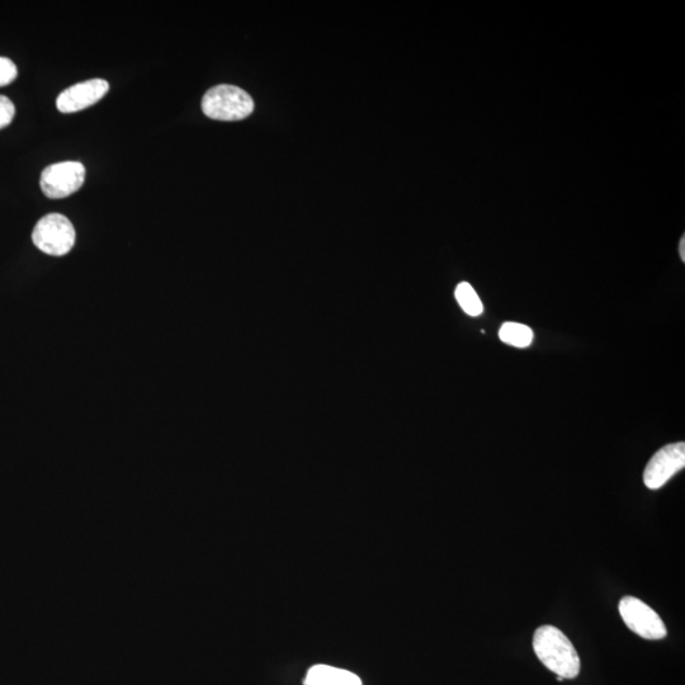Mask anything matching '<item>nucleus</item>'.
Listing matches in <instances>:
<instances>
[{
	"label": "nucleus",
	"instance_id": "nucleus-1",
	"mask_svg": "<svg viewBox=\"0 0 685 685\" xmlns=\"http://www.w3.org/2000/svg\"><path fill=\"white\" fill-rule=\"evenodd\" d=\"M533 650L557 677L574 679L580 674V658L565 633L554 626H541L533 636Z\"/></svg>",
	"mask_w": 685,
	"mask_h": 685
},
{
	"label": "nucleus",
	"instance_id": "nucleus-2",
	"mask_svg": "<svg viewBox=\"0 0 685 685\" xmlns=\"http://www.w3.org/2000/svg\"><path fill=\"white\" fill-rule=\"evenodd\" d=\"M202 111L212 120L240 121L252 115L254 101L242 88L221 84L205 94Z\"/></svg>",
	"mask_w": 685,
	"mask_h": 685
},
{
	"label": "nucleus",
	"instance_id": "nucleus-3",
	"mask_svg": "<svg viewBox=\"0 0 685 685\" xmlns=\"http://www.w3.org/2000/svg\"><path fill=\"white\" fill-rule=\"evenodd\" d=\"M77 239L75 229L68 217L50 214L42 217L32 231V242L42 253L63 257L73 249Z\"/></svg>",
	"mask_w": 685,
	"mask_h": 685
},
{
	"label": "nucleus",
	"instance_id": "nucleus-4",
	"mask_svg": "<svg viewBox=\"0 0 685 685\" xmlns=\"http://www.w3.org/2000/svg\"><path fill=\"white\" fill-rule=\"evenodd\" d=\"M85 181V168L79 162H63L49 165L42 170L40 186L51 200L74 195Z\"/></svg>",
	"mask_w": 685,
	"mask_h": 685
},
{
	"label": "nucleus",
	"instance_id": "nucleus-5",
	"mask_svg": "<svg viewBox=\"0 0 685 685\" xmlns=\"http://www.w3.org/2000/svg\"><path fill=\"white\" fill-rule=\"evenodd\" d=\"M623 622L636 635L645 640H661L666 636V626L658 613L639 598L625 597L620 602Z\"/></svg>",
	"mask_w": 685,
	"mask_h": 685
},
{
	"label": "nucleus",
	"instance_id": "nucleus-6",
	"mask_svg": "<svg viewBox=\"0 0 685 685\" xmlns=\"http://www.w3.org/2000/svg\"><path fill=\"white\" fill-rule=\"evenodd\" d=\"M685 467V444L678 442L668 444L656 452L647 464L644 472V483L650 490H658Z\"/></svg>",
	"mask_w": 685,
	"mask_h": 685
},
{
	"label": "nucleus",
	"instance_id": "nucleus-7",
	"mask_svg": "<svg viewBox=\"0 0 685 685\" xmlns=\"http://www.w3.org/2000/svg\"><path fill=\"white\" fill-rule=\"evenodd\" d=\"M110 91V84L105 79H91L87 82L72 85L65 89L56 99V107L63 113H75L85 110L97 102Z\"/></svg>",
	"mask_w": 685,
	"mask_h": 685
},
{
	"label": "nucleus",
	"instance_id": "nucleus-8",
	"mask_svg": "<svg viewBox=\"0 0 685 685\" xmlns=\"http://www.w3.org/2000/svg\"><path fill=\"white\" fill-rule=\"evenodd\" d=\"M305 685H362V680L348 670L316 665L307 673Z\"/></svg>",
	"mask_w": 685,
	"mask_h": 685
},
{
	"label": "nucleus",
	"instance_id": "nucleus-9",
	"mask_svg": "<svg viewBox=\"0 0 685 685\" xmlns=\"http://www.w3.org/2000/svg\"><path fill=\"white\" fill-rule=\"evenodd\" d=\"M499 337L502 342L517 348H527L531 346L533 332L527 325L518 323H505L500 329Z\"/></svg>",
	"mask_w": 685,
	"mask_h": 685
},
{
	"label": "nucleus",
	"instance_id": "nucleus-10",
	"mask_svg": "<svg viewBox=\"0 0 685 685\" xmlns=\"http://www.w3.org/2000/svg\"><path fill=\"white\" fill-rule=\"evenodd\" d=\"M456 299L467 315L479 316L483 314L484 306L480 297L470 283L462 282L456 288Z\"/></svg>",
	"mask_w": 685,
	"mask_h": 685
},
{
	"label": "nucleus",
	"instance_id": "nucleus-11",
	"mask_svg": "<svg viewBox=\"0 0 685 685\" xmlns=\"http://www.w3.org/2000/svg\"><path fill=\"white\" fill-rule=\"evenodd\" d=\"M18 70L11 59L0 56V87L12 84L17 79Z\"/></svg>",
	"mask_w": 685,
	"mask_h": 685
},
{
	"label": "nucleus",
	"instance_id": "nucleus-12",
	"mask_svg": "<svg viewBox=\"0 0 685 685\" xmlns=\"http://www.w3.org/2000/svg\"><path fill=\"white\" fill-rule=\"evenodd\" d=\"M14 116H16V107H14L11 99L0 96V130L11 125Z\"/></svg>",
	"mask_w": 685,
	"mask_h": 685
},
{
	"label": "nucleus",
	"instance_id": "nucleus-13",
	"mask_svg": "<svg viewBox=\"0 0 685 685\" xmlns=\"http://www.w3.org/2000/svg\"><path fill=\"white\" fill-rule=\"evenodd\" d=\"M679 254L680 257H682V261H685V238L683 236L682 240H680V245H679Z\"/></svg>",
	"mask_w": 685,
	"mask_h": 685
}]
</instances>
